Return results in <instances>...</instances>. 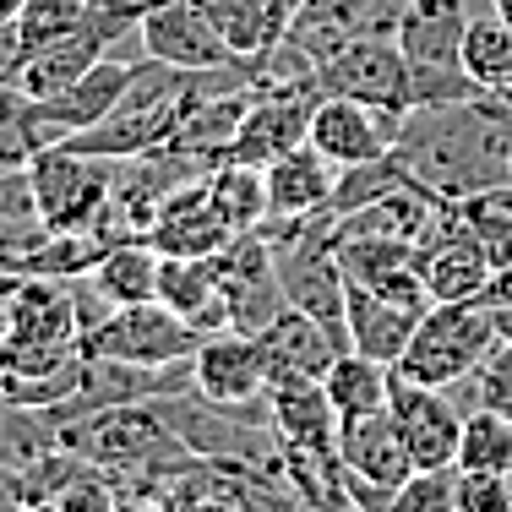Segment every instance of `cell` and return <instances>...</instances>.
Listing matches in <instances>:
<instances>
[{
	"label": "cell",
	"mask_w": 512,
	"mask_h": 512,
	"mask_svg": "<svg viewBox=\"0 0 512 512\" xmlns=\"http://www.w3.org/2000/svg\"><path fill=\"white\" fill-rule=\"evenodd\" d=\"M33 180V202H39L44 229L55 235H93L104 202H109V180H115V158H88L66 142L33 153L28 164Z\"/></svg>",
	"instance_id": "5"
},
{
	"label": "cell",
	"mask_w": 512,
	"mask_h": 512,
	"mask_svg": "<svg viewBox=\"0 0 512 512\" xmlns=\"http://www.w3.org/2000/svg\"><path fill=\"white\" fill-rule=\"evenodd\" d=\"M148 240H153L164 256H218L229 240H235V229H229L224 218H218V207H213L207 175L191 180V186H180L175 197L158 207Z\"/></svg>",
	"instance_id": "16"
},
{
	"label": "cell",
	"mask_w": 512,
	"mask_h": 512,
	"mask_svg": "<svg viewBox=\"0 0 512 512\" xmlns=\"http://www.w3.org/2000/svg\"><path fill=\"white\" fill-rule=\"evenodd\" d=\"M458 66L469 71L474 82H480L485 93H512V28L496 11H485V17H469V28H463V50H458Z\"/></svg>",
	"instance_id": "25"
},
{
	"label": "cell",
	"mask_w": 512,
	"mask_h": 512,
	"mask_svg": "<svg viewBox=\"0 0 512 512\" xmlns=\"http://www.w3.org/2000/svg\"><path fill=\"white\" fill-rule=\"evenodd\" d=\"M202 344V333L180 311H169L164 300H142V306L109 311L99 333L82 338V355L126 360V365H180L191 360Z\"/></svg>",
	"instance_id": "6"
},
{
	"label": "cell",
	"mask_w": 512,
	"mask_h": 512,
	"mask_svg": "<svg viewBox=\"0 0 512 512\" xmlns=\"http://www.w3.org/2000/svg\"><path fill=\"white\" fill-rule=\"evenodd\" d=\"M338 463H344V480H360V485H404L414 474L409 463V447L393 425V409H371V414H349L338 420Z\"/></svg>",
	"instance_id": "15"
},
{
	"label": "cell",
	"mask_w": 512,
	"mask_h": 512,
	"mask_svg": "<svg viewBox=\"0 0 512 512\" xmlns=\"http://www.w3.org/2000/svg\"><path fill=\"white\" fill-rule=\"evenodd\" d=\"M387 387H393V365L360 355V349H344L322 376V393H327V404L338 409V420L387 409Z\"/></svg>",
	"instance_id": "23"
},
{
	"label": "cell",
	"mask_w": 512,
	"mask_h": 512,
	"mask_svg": "<svg viewBox=\"0 0 512 512\" xmlns=\"http://www.w3.org/2000/svg\"><path fill=\"white\" fill-rule=\"evenodd\" d=\"M137 39H142V55L158 60V66H175V71H218V66L246 60L224 44V33L207 22V11L197 0H158Z\"/></svg>",
	"instance_id": "11"
},
{
	"label": "cell",
	"mask_w": 512,
	"mask_h": 512,
	"mask_svg": "<svg viewBox=\"0 0 512 512\" xmlns=\"http://www.w3.org/2000/svg\"><path fill=\"white\" fill-rule=\"evenodd\" d=\"M507 104H512V93H507Z\"/></svg>",
	"instance_id": "44"
},
{
	"label": "cell",
	"mask_w": 512,
	"mask_h": 512,
	"mask_svg": "<svg viewBox=\"0 0 512 512\" xmlns=\"http://www.w3.org/2000/svg\"><path fill=\"white\" fill-rule=\"evenodd\" d=\"M256 344H262L267 387H278V382H322L327 365L349 349V338L338 327H327V322H316V316L289 306L256 333Z\"/></svg>",
	"instance_id": "13"
},
{
	"label": "cell",
	"mask_w": 512,
	"mask_h": 512,
	"mask_svg": "<svg viewBox=\"0 0 512 512\" xmlns=\"http://www.w3.org/2000/svg\"><path fill=\"white\" fill-rule=\"evenodd\" d=\"M393 158L420 191L442 202H469L512 186V104L502 93H480L463 104L404 109Z\"/></svg>",
	"instance_id": "1"
},
{
	"label": "cell",
	"mask_w": 512,
	"mask_h": 512,
	"mask_svg": "<svg viewBox=\"0 0 512 512\" xmlns=\"http://www.w3.org/2000/svg\"><path fill=\"white\" fill-rule=\"evenodd\" d=\"M458 469H485V474H512V420L502 409L469 404L458 436Z\"/></svg>",
	"instance_id": "26"
},
{
	"label": "cell",
	"mask_w": 512,
	"mask_h": 512,
	"mask_svg": "<svg viewBox=\"0 0 512 512\" xmlns=\"http://www.w3.org/2000/svg\"><path fill=\"white\" fill-rule=\"evenodd\" d=\"M496 344H502V333H496V311L485 300H436L414 327L398 371L425 387H463Z\"/></svg>",
	"instance_id": "4"
},
{
	"label": "cell",
	"mask_w": 512,
	"mask_h": 512,
	"mask_svg": "<svg viewBox=\"0 0 512 512\" xmlns=\"http://www.w3.org/2000/svg\"><path fill=\"white\" fill-rule=\"evenodd\" d=\"M425 311H431V306H425ZM425 311L420 306H404V300H387V295H376V289H365V284H349L344 289V333H349V349H360V355H371V360L398 365Z\"/></svg>",
	"instance_id": "17"
},
{
	"label": "cell",
	"mask_w": 512,
	"mask_h": 512,
	"mask_svg": "<svg viewBox=\"0 0 512 512\" xmlns=\"http://www.w3.org/2000/svg\"><path fill=\"white\" fill-rule=\"evenodd\" d=\"M398 126H404L398 109H376V104H360V99H316L306 142L327 158V164L349 169V164H371V158L393 153Z\"/></svg>",
	"instance_id": "10"
},
{
	"label": "cell",
	"mask_w": 512,
	"mask_h": 512,
	"mask_svg": "<svg viewBox=\"0 0 512 512\" xmlns=\"http://www.w3.org/2000/svg\"><path fill=\"white\" fill-rule=\"evenodd\" d=\"M316 88L322 99H360L376 109H409V60L398 50V39L382 33H360L344 50H333L316 66Z\"/></svg>",
	"instance_id": "7"
},
{
	"label": "cell",
	"mask_w": 512,
	"mask_h": 512,
	"mask_svg": "<svg viewBox=\"0 0 512 512\" xmlns=\"http://www.w3.org/2000/svg\"><path fill=\"white\" fill-rule=\"evenodd\" d=\"M485 197H496V202H502L507 213H512V186H502V191H485Z\"/></svg>",
	"instance_id": "41"
},
{
	"label": "cell",
	"mask_w": 512,
	"mask_h": 512,
	"mask_svg": "<svg viewBox=\"0 0 512 512\" xmlns=\"http://www.w3.org/2000/svg\"><path fill=\"white\" fill-rule=\"evenodd\" d=\"M485 306H491V311H512V262L507 267H496V273H491V284H485Z\"/></svg>",
	"instance_id": "37"
},
{
	"label": "cell",
	"mask_w": 512,
	"mask_h": 512,
	"mask_svg": "<svg viewBox=\"0 0 512 512\" xmlns=\"http://www.w3.org/2000/svg\"><path fill=\"white\" fill-rule=\"evenodd\" d=\"M11 289H17V273H0V344L11 333Z\"/></svg>",
	"instance_id": "39"
},
{
	"label": "cell",
	"mask_w": 512,
	"mask_h": 512,
	"mask_svg": "<svg viewBox=\"0 0 512 512\" xmlns=\"http://www.w3.org/2000/svg\"><path fill=\"white\" fill-rule=\"evenodd\" d=\"M207 11V22H213L218 33H224V44L235 55H262L267 44H273V22H267V0H197Z\"/></svg>",
	"instance_id": "27"
},
{
	"label": "cell",
	"mask_w": 512,
	"mask_h": 512,
	"mask_svg": "<svg viewBox=\"0 0 512 512\" xmlns=\"http://www.w3.org/2000/svg\"><path fill=\"white\" fill-rule=\"evenodd\" d=\"M50 507L55 512H115L120 507V474H109V469H99V463L82 458L77 469L60 480Z\"/></svg>",
	"instance_id": "30"
},
{
	"label": "cell",
	"mask_w": 512,
	"mask_h": 512,
	"mask_svg": "<svg viewBox=\"0 0 512 512\" xmlns=\"http://www.w3.org/2000/svg\"><path fill=\"white\" fill-rule=\"evenodd\" d=\"M491 11H496V17L507 22V28H512V0H491Z\"/></svg>",
	"instance_id": "40"
},
{
	"label": "cell",
	"mask_w": 512,
	"mask_h": 512,
	"mask_svg": "<svg viewBox=\"0 0 512 512\" xmlns=\"http://www.w3.org/2000/svg\"><path fill=\"white\" fill-rule=\"evenodd\" d=\"M55 447H71V453H82L99 469L120 474V480H142V485H169L202 463L169 431V420L153 409V398L148 404H109V409L82 414V420L55 431Z\"/></svg>",
	"instance_id": "2"
},
{
	"label": "cell",
	"mask_w": 512,
	"mask_h": 512,
	"mask_svg": "<svg viewBox=\"0 0 512 512\" xmlns=\"http://www.w3.org/2000/svg\"><path fill=\"white\" fill-rule=\"evenodd\" d=\"M109 50L99 39H93L88 28L82 33H71V39H60V44H44V50H33L28 60H22V71H17V88L28 93V99H50V93L60 88H71L77 77H88L93 66H99Z\"/></svg>",
	"instance_id": "22"
},
{
	"label": "cell",
	"mask_w": 512,
	"mask_h": 512,
	"mask_svg": "<svg viewBox=\"0 0 512 512\" xmlns=\"http://www.w3.org/2000/svg\"><path fill=\"white\" fill-rule=\"evenodd\" d=\"M153 6L158 0H88V22H82V28H88L109 55H120V44H126L131 33H142V22H148Z\"/></svg>",
	"instance_id": "33"
},
{
	"label": "cell",
	"mask_w": 512,
	"mask_h": 512,
	"mask_svg": "<svg viewBox=\"0 0 512 512\" xmlns=\"http://www.w3.org/2000/svg\"><path fill=\"white\" fill-rule=\"evenodd\" d=\"M480 82L463 66H409V109H436V104H463L480 99Z\"/></svg>",
	"instance_id": "32"
},
{
	"label": "cell",
	"mask_w": 512,
	"mask_h": 512,
	"mask_svg": "<svg viewBox=\"0 0 512 512\" xmlns=\"http://www.w3.org/2000/svg\"><path fill=\"white\" fill-rule=\"evenodd\" d=\"M338 164H327L311 142L267 164V218H316L333 207Z\"/></svg>",
	"instance_id": "19"
},
{
	"label": "cell",
	"mask_w": 512,
	"mask_h": 512,
	"mask_svg": "<svg viewBox=\"0 0 512 512\" xmlns=\"http://www.w3.org/2000/svg\"><path fill=\"white\" fill-rule=\"evenodd\" d=\"M316 99H322V88H316V82H284V88L256 82L246 115H240V131H235V142H229V158L267 169L273 158H284L289 148H300V142H306V131H311Z\"/></svg>",
	"instance_id": "9"
},
{
	"label": "cell",
	"mask_w": 512,
	"mask_h": 512,
	"mask_svg": "<svg viewBox=\"0 0 512 512\" xmlns=\"http://www.w3.org/2000/svg\"><path fill=\"white\" fill-rule=\"evenodd\" d=\"M382 512H458V469H414Z\"/></svg>",
	"instance_id": "31"
},
{
	"label": "cell",
	"mask_w": 512,
	"mask_h": 512,
	"mask_svg": "<svg viewBox=\"0 0 512 512\" xmlns=\"http://www.w3.org/2000/svg\"><path fill=\"white\" fill-rule=\"evenodd\" d=\"M207 191H213V207L235 235L267 224V169L262 164H240V158H224V164L207 169Z\"/></svg>",
	"instance_id": "24"
},
{
	"label": "cell",
	"mask_w": 512,
	"mask_h": 512,
	"mask_svg": "<svg viewBox=\"0 0 512 512\" xmlns=\"http://www.w3.org/2000/svg\"><path fill=\"white\" fill-rule=\"evenodd\" d=\"M387 409H393V425H398V436H404L414 469H458V436H463V414H469V404H458L453 387L409 382V376L393 365Z\"/></svg>",
	"instance_id": "8"
},
{
	"label": "cell",
	"mask_w": 512,
	"mask_h": 512,
	"mask_svg": "<svg viewBox=\"0 0 512 512\" xmlns=\"http://www.w3.org/2000/svg\"><path fill=\"white\" fill-rule=\"evenodd\" d=\"M458 512H512V474L458 469Z\"/></svg>",
	"instance_id": "35"
},
{
	"label": "cell",
	"mask_w": 512,
	"mask_h": 512,
	"mask_svg": "<svg viewBox=\"0 0 512 512\" xmlns=\"http://www.w3.org/2000/svg\"><path fill=\"white\" fill-rule=\"evenodd\" d=\"M191 382L213 404H256L267 398V365L256 333H207L191 355Z\"/></svg>",
	"instance_id": "14"
},
{
	"label": "cell",
	"mask_w": 512,
	"mask_h": 512,
	"mask_svg": "<svg viewBox=\"0 0 512 512\" xmlns=\"http://www.w3.org/2000/svg\"><path fill=\"white\" fill-rule=\"evenodd\" d=\"M0 17H6V6H0Z\"/></svg>",
	"instance_id": "43"
},
{
	"label": "cell",
	"mask_w": 512,
	"mask_h": 512,
	"mask_svg": "<svg viewBox=\"0 0 512 512\" xmlns=\"http://www.w3.org/2000/svg\"><path fill=\"white\" fill-rule=\"evenodd\" d=\"M22 60H28V44H22L17 22H11V17H0V77H6V82H17Z\"/></svg>",
	"instance_id": "36"
},
{
	"label": "cell",
	"mask_w": 512,
	"mask_h": 512,
	"mask_svg": "<svg viewBox=\"0 0 512 512\" xmlns=\"http://www.w3.org/2000/svg\"><path fill=\"white\" fill-rule=\"evenodd\" d=\"M6 344H82L71 278H17L11 289V333Z\"/></svg>",
	"instance_id": "18"
},
{
	"label": "cell",
	"mask_w": 512,
	"mask_h": 512,
	"mask_svg": "<svg viewBox=\"0 0 512 512\" xmlns=\"http://www.w3.org/2000/svg\"><path fill=\"white\" fill-rule=\"evenodd\" d=\"M22 507V474L0 463V512H17Z\"/></svg>",
	"instance_id": "38"
},
{
	"label": "cell",
	"mask_w": 512,
	"mask_h": 512,
	"mask_svg": "<svg viewBox=\"0 0 512 512\" xmlns=\"http://www.w3.org/2000/svg\"><path fill=\"white\" fill-rule=\"evenodd\" d=\"M11 22H17L22 44L33 50H44V44H60L71 39V33H82V22H88V0H22L17 11H11Z\"/></svg>",
	"instance_id": "29"
},
{
	"label": "cell",
	"mask_w": 512,
	"mask_h": 512,
	"mask_svg": "<svg viewBox=\"0 0 512 512\" xmlns=\"http://www.w3.org/2000/svg\"><path fill=\"white\" fill-rule=\"evenodd\" d=\"M33 153H44L39 126H33V99L17 82L0 77V175L6 169H28Z\"/></svg>",
	"instance_id": "28"
},
{
	"label": "cell",
	"mask_w": 512,
	"mask_h": 512,
	"mask_svg": "<svg viewBox=\"0 0 512 512\" xmlns=\"http://www.w3.org/2000/svg\"><path fill=\"white\" fill-rule=\"evenodd\" d=\"M17 512H55V507H50V502H22Z\"/></svg>",
	"instance_id": "42"
},
{
	"label": "cell",
	"mask_w": 512,
	"mask_h": 512,
	"mask_svg": "<svg viewBox=\"0 0 512 512\" xmlns=\"http://www.w3.org/2000/svg\"><path fill=\"white\" fill-rule=\"evenodd\" d=\"M191 104V71H175V66H158V60L142 55L131 88L115 99V109L99 120V126L66 137V148L88 153V158H137V153H153L175 137L180 115Z\"/></svg>",
	"instance_id": "3"
},
{
	"label": "cell",
	"mask_w": 512,
	"mask_h": 512,
	"mask_svg": "<svg viewBox=\"0 0 512 512\" xmlns=\"http://www.w3.org/2000/svg\"><path fill=\"white\" fill-rule=\"evenodd\" d=\"M158 262L164 251L153 246L148 235H131L120 246H109L99 262H93V289L109 300V306H142V300H158Z\"/></svg>",
	"instance_id": "21"
},
{
	"label": "cell",
	"mask_w": 512,
	"mask_h": 512,
	"mask_svg": "<svg viewBox=\"0 0 512 512\" xmlns=\"http://www.w3.org/2000/svg\"><path fill=\"white\" fill-rule=\"evenodd\" d=\"M469 387H474V404L502 409L512 420V338H502V344L485 355V365L469 376Z\"/></svg>",
	"instance_id": "34"
},
{
	"label": "cell",
	"mask_w": 512,
	"mask_h": 512,
	"mask_svg": "<svg viewBox=\"0 0 512 512\" xmlns=\"http://www.w3.org/2000/svg\"><path fill=\"white\" fill-rule=\"evenodd\" d=\"M142 60H120V55H104L88 77H77L71 88L50 93V99H33V126H39V142L55 148V142L77 137V131L99 126V120L115 109V99L131 88Z\"/></svg>",
	"instance_id": "12"
},
{
	"label": "cell",
	"mask_w": 512,
	"mask_h": 512,
	"mask_svg": "<svg viewBox=\"0 0 512 512\" xmlns=\"http://www.w3.org/2000/svg\"><path fill=\"white\" fill-rule=\"evenodd\" d=\"M463 28H469V0H409L398 11V50L409 66H458Z\"/></svg>",
	"instance_id": "20"
}]
</instances>
